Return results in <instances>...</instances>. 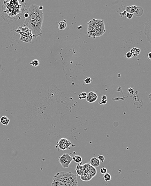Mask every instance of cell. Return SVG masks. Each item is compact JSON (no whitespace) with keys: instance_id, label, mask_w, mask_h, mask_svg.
<instances>
[{"instance_id":"obj_1","label":"cell","mask_w":151,"mask_h":186,"mask_svg":"<svg viewBox=\"0 0 151 186\" xmlns=\"http://www.w3.org/2000/svg\"><path fill=\"white\" fill-rule=\"evenodd\" d=\"M87 34L90 38L95 39L105 33V24L103 20L93 19L87 23Z\"/></svg>"},{"instance_id":"obj_2","label":"cell","mask_w":151,"mask_h":186,"mask_svg":"<svg viewBox=\"0 0 151 186\" xmlns=\"http://www.w3.org/2000/svg\"><path fill=\"white\" fill-rule=\"evenodd\" d=\"M43 21V11L41 12L36 20L23 24L24 27H27L31 30L33 38L42 36V25Z\"/></svg>"},{"instance_id":"obj_3","label":"cell","mask_w":151,"mask_h":186,"mask_svg":"<svg viewBox=\"0 0 151 186\" xmlns=\"http://www.w3.org/2000/svg\"><path fill=\"white\" fill-rule=\"evenodd\" d=\"M16 32H18L20 35V40L24 43H31L33 36L31 30L29 28L25 27H19L18 29L16 30Z\"/></svg>"},{"instance_id":"obj_4","label":"cell","mask_w":151,"mask_h":186,"mask_svg":"<svg viewBox=\"0 0 151 186\" xmlns=\"http://www.w3.org/2000/svg\"><path fill=\"white\" fill-rule=\"evenodd\" d=\"M67 186H78L77 176L70 172H60Z\"/></svg>"},{"instance_id":"obj_5","label":"cell","mask_w":151,"mask_h":186,"mask_svg":"<svg viewBox=\"0 0 151 186\" xmlns=\"http://www.w3.org/2000/svg\"><path fill=\"white\" fill-rule=\"evenodd\" d=\"M58 160L64 169L68 168L71 162L73 161L72 157H71L69 153L63 154L61 157L58 158Z\"/></svg>"},{"instance_id":"obj_6","label":"cell","mask_w":151,"mask_h":186,"mask_svg":"<svg viewBox=\"0 0 151 186\" xmlns=\"http://www.w3.org/2000/svg\"><path fill=\"white\" fill-rule=\"evenodd\" d=\"M56 146V147H58L60 150L64 151L69 149L70 147L71 146V142L67 138H62L57 142Z\"/></svg>"},{"instance_id":"obj_7","label":"cell","mask_w":151,"mask_h":186,"mask_svg":"<svg viewBox=\"0 0 151 186\" xmlns=\"http://www.w3.org/2000/svg\"><path fill=\"white\" fill-rule=\"evenodd\" d=\"M52 186H67L60 172L57 173L54 176Z\"/></svg>"},{"instance_id":"obj_8","label":"cell","mask_w":151,"mask_h":186,"mask_svg":"<svg viewBox=\"0 0 151 186\" xmlns=\"http://www.w3.org/2000/svg\"><path fill=\"white\" fill-rule=\"evenodd\" d=\"M125 11L127 12L137 16H140L143 14V9L142 8L137 7L135 5H132L130 7L126 8Z\"/></svg>"},{"instance_id":"obj_9","label":"cell","mask_w":151,"mask_h":186,"mask_svg":"<svg viewBox=\"0 0 151 186\" xmlns=\"http://www.w3.org/2000/svg\"><path fill=\"white\" fill-rule=\"evenodd\" d=\"M98 96L97 94L94 92H89L88 94H87V102H89L90 103H93L94 102H96V100H98Z\"/></svg>"},{"instance_id":"obj_10","label":"cell","mask_w":151,"mask_h":186,"mask_svg":"<svg viewBox=\"0 0 151 186\" xmlns=\"http://www.w3.org/2000/svg\"><path fill=\"white\" fill-rule=\"evenodd\" d=\"M89 164L91 166L96 168V167H98L100 165V162L99 160L96 157H92L90 160Z\"/></svg>"},{"instance_id":"obj_11","label":"cell","mask_w":151,"mask_h":186,"mask_svg":"<svg viewBox=\"0 0 151 186\" xmlns=\"http://www.w3.org/2000/svg\"><path fill=\"white\" fill-rule=\"evenodd\" d=\"M9 122V118L7 116H3L0 118V123L4 126H7Z\"/></svg>"},{"instance_id":"obj_12","label":"cell","mask_w":151,"mask_h":186,"mask_svg":"<svg viewBox=\"0 0 151 186\" xmlns=\"http://www.w3.org/2000/svg\"><path fill=\"white\" fill-rule=\"evenodd\" d=\"M133 56H138L140 53V49L137 47H133L130 51Z\"/></svg>"},{"instance_id":"obj_13","label":"cell","mask_w":151,"mask_h":186,"mask_svg":"<svg viewBox=\"0 0 151 186\" xmlns=\"http://www.w3.org/2000/svg\"><path fill=\"white\" fill-rule=\"evenodd\" d=\"M76 171L77 175L80 176L83 173V172H84L83 165L81 164H77L76 168Z\"/></svg>"},{"instance_id":"obj_14","label":"cell","mask_w":151,"mask_h":186,"mask_svg":"<svg viewBox=\"0 0 151 186\" xmlns=\"http://www.w3.org/2000/svg\"><path fill=\"white\" fill-rule=\"evenodd\" d=\"M66 27H67V23L65 20L60 22L58 23V28L60 30H61V31L64 30L65 29Z\"/></svg>"},{"instance_id":"obj_15","label":"cell","mask_w":151,"mask_h":186,"mask_svg":"<svg viewBox=\"0 0 151 186\" xmlns=\"http://www.w3.org/2000/svg\"><path fill=\"white\" fill-rule=\"evenodd\" d=\"M72 160H74V162H76L78 164H81V163L83 161V159L82 157L79 156H74L72 157Z\"/></svg>"},{"instance_id":"obj_16","label":"cell","mask_w":151,"mask_h":186,"mask_svg":"<svg viewBox=\"0 0 151 186\" xmlns=\"http://www.w3.org/2000/svg\"><path fill=\"white\" fill-rule=\"evenodd\" d=\"M80 179H82L83 181H90L92 179L91 177H90L88 175H87V174H84V173H83L80 176Z\"/></svg>"},{"instance_id":"obj_17","label":"cell","mask_w":151,"mask_h":186,"mask_svg":"<svg viewBox=\"0 0 151 186\" xmlns=\"http://www.w3.org/2000/svg\"><path fill=\"white\" fill-rule=\"evenodd\" d=\"M103 179L105 182H109V181H111L112 176L109 173H106L105 174H103Z\"/></svg>"},{"instance_id":"obj_18","label":"cell","mask_w":151,"mask_h":186,"mask_svg":"<svg viewBox=\"0 0 151 186\" xmlns=\"http://www.w3.org/2000/svg\"><path fill=\"white\" fill-rule=\"evenodd\" d=\"M87 93L86 92H83L80 93L78 96V98L80 100H82V99H85L87 98Z\"/></svg>"},{"instance_id":"obj_19","label":"cell","mask_w":151,"mask_h":186,"mask_svg":"<svg viewBox=\"0 0 151 186\" xmlns=\"http://www.w3.org/2000/svg\"><path fill=\"white\" fill-rule=\"evenodd\" d=\"M30 65L33 67H37L39 65V62L38 60H34L30 62Z\"/></svg>"},{"instance_id":"obj_20","label":"cell","mask_w":151,"mask_h":186,"mask_svg":"<svg viewBox=\"0 0 151 186\" xmlns=\"http://www.w3.org/2000/svg\"><path fill=\"white\" fill-rule=\"evenodd\" d=\"M99 171L100 172V173L102 174H105L106 173H107V169L105 167H102L100 169H99Z\"/></svg>"},{"instance_id":"obj_21","label":"cell","mask_w":151,"mask_h":186,"mask_svg":"<svg viewBox=\"0 0 151 186\" xmlns=\"http://www.w3.org/2000/svg\"><path fill=\"white\" fill-rule=\"evenodd\" d=\"M92 79L90 77H87L84 80V82H85V83L86 84H90V83L92 82Z\"/></svg>"},{"instance_id":"obj_22","label":"cell","mask_w":151,"mask_h":186,"mask_svg":"<svg viewBox=\"0 0 151 186\" xmlns=\"http://www.w3.org/2000/svg\"><path fill=\"white\" fill-rule=\"evenodd\" d=\"M133 57L132 54L130 52H127V53L125 54V58H131Z\"/></svg>"},{"instance_id":"obj_23","label":"cell","mask_w":151,"mask_h":186,"mask_svg":"<svg viewBox=\"0 0 151 186\" xmlns=\"http://www.w3.org/2000/svg\"><path fill=\"white\" fill-rule=\"evenodd\" d=\"M97 158L100 162H103L105 161V157L102 155H98Z\"/></svg>"},{"instance_id":"obj_24","label":"cell","mask_w":151,"mask_h":186,"mask_svg":"<svg viewBox=\"0 0 151 186\" xmlns=\"http://www.w3.org/2000/svg\"><path fill=\"white\" fill-rule=\"evenodd\" d=\"M133 16H134V15L132 14H130V13L127 12V15L125 16V17H127L128 20H131V19L132 18V17H133Z\"/></svg>"},{"instance_id":"obj_25","label":"cell","mask_w":151,"mask_h":186,"mask_svg":"<svg viewBox=\"0 0 151 186\" xmlns=\"http://www.w3.org/2000/svg\"><path fill=\"white\" fill-rule=\"evenodd\" d=\"M127 12L125 10L123 12H122L121 14H120V15H121V16L122 17H124V16H125L126 15H127Z\"/></svg>"},{"instance_id":"obj_26","label":"cell","mask_w":151,"mask_h":186,"mask_svg":"<svg viewBox=\"0 0 151 186\" xmlns=\"http://www.w3.org/2000/svg\"><path fill=\"white\" fill-rule=\"evenodd\" d=\"M101 100H107V97L105 95H103L101 97Z\"/></svg>"},{"instance_id":"obj_27","label":"cell","mask_w":151,"mask_h":186,"mask_svg":"<svg viewBox=\"0 0 151 186\" xmlns=\"http://www.w3.org/2000/svg\"><path fill=\"white\" fill-rule=\"evenodd\" d=\"M106 103H107V100H101L99 104L103 105V104H105Z\"/></svg>"},{"instance_id":"obj_28","label":"cell","mask_w":151,"mask_h":186,"mask_svg":"<svg viewBox=\"0 0 151 186\" xmlns=\"http://www.w3.org/2000/svg\"><path fill=\"white\" fill-rule=\"evenodd\" d=\"M151 52H149V54H148V57H149V59L150 60H151Z\"/></svg>"},{"instance_id":"obj_29","label":"cell","mask_w":151,"mask_h":186,"mask_svg":"<svg viewBox=\"0 0 151 186\" xmlns=\"http://www.w3.org/2000/svg\"><path fill=\"white\" fill-rule=\"evenodd\" d=\"M39 9L40 10H42V9H43V7H42V6H39Z\"/></svg>"}]
</instances>
